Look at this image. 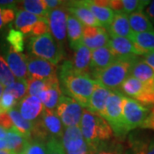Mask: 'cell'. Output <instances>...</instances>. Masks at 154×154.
<instances>
[{
	"label": "cell",
	"mask_w": 154,
	"mask_h": 154,
	"mask_svg": "<svg viewBox=\"0 0 154 154\" xmlns=\"http://www.w3.org/2000/svg\"><path fill=\"white\" fill-rule=\"evenodd\" d=\"M17 100L11 94L4 92L0 98V109L2 112H8L15 109L17 105Z\"/></svg>",
	"instance_id": "obj_40"
},
{
	"label": "cell",
	"mask_w": 154,
	"mask_h": 154,
	"mask_svg": "<svg viewBox=\"0 0 154 154\" xmlns=\"http://www.w3.org/2000/svg\"><path fill=\"white\" fill-rule=\"evenodd\" d=\"M111 92H112L111 90L104 88L97 83L89 99L88 110L103 117L105 113L106 102L109 99Z\"/></svg>",
	"instance_id": "obj_18"
},
{
	"label": "cell",
	"mask_w": 154,
	"mask_h": 154,
	"mask_svg": "<svg viewBox=\"0 0 154 154\" xmlns=\"http://www.w3.org/2000/svg\"><path fill=\"white\" fill-rule=\"evenodd\" d=\"M152 94H153V99H154V85L152 86Z\"/></svg>",
	"instance_id": "obj_55"
},
{
	"label": "cell",
	"mask_w": 154,
	"mask_h": 154,
	"mask_svg": "<svg viewBox=\"0 0 154 154\" xmlns=\"http://www.w3.org/2000/svg\"><path fill=\"white\" fill-rule=\"evenodd\" d=\"M108 30L110 37L115 36L129 38L133 31L129 25L128 16L124 13H115L114 18Z\"/></svg>",
	"instance_id": "obj_22"
},
{
	"label": "cell",
	"mask_w": 154,
	"mask_h": 154,
	"mask_svg": "<svg viewBox=\"0 0 154 154\" xmlns=\"http://www.w3.org/2000/svg\"><path fill=\"white\" fill-rule=\"evenodd\" d=\"M66 4V2H65ZM65 4L49 12L47 17L51 34L56 41L63 46L67 38V11Z\"/></svg>",
	"instance_id": "obj_11"
},
{
	"label": "cell",
	"mask_w": 154,
	"mask_h": 154,
	"mask_svg": "<svg viewBox=\"0 0 154 154\" xmlns=\"http://www.w3.org/2000/svg\"><path fill=\"white\" fill-rule=\"evenodd\" d=\"M15 5L0 6V29L12 22L16 17Z\"/></svg>",
	"instance_id": "obj_38"
},
{
	"label": "cell",
	"mask_w": 154,
	"mask_h": 154,
	"mask_svg": "<svg viewBox=\"0 0 154 154\" xmlns=\"http://www.w3.org/2000/svg\"><path fill=\"white\" fill-rule=\"evenodd\" d=\"M47 91H48V99L43 104V105L45 109L54 110L60 101L61 97L63 96L62 94L63 92L61 90L59 82L48 83Z\"/></svg>",
	"instance_id": "obj_31"
},
{
	"label": "cell",
	"mask_w": 154,
	"mask_h": 154,
	"mask_svg": "<svg viewBox=\"0 0 154 154\" xmlns=\"http://www.w3.org/2000/svg\"><path fill=\"white\" fill-rule=\"evenodd\" d=\"M20 3L21 4H19V5L23 9V11H28L37 17L47 18L49 15L50 11L45 5V0H24Z\"/></svg>",
	"instance_id": "obj_30"
},
{
	"label": "cell",
	"mask_w": 154,
	"mask_h": 154,
	"mask_svg": "<svg viewBox=\"0 0 154 154\" xmlns=\"http://www.w3.org/2000/svg\"><path fill=\"white\" fill-rule=\"evenodd\" d=\"M39 120L49 138L53 137L62 140L63 134V123L57 115L55 110H51L44 108L42 114L39 116Z\"/></svg>",
	"instance_id": "obj_15"
},
{
	"label": "cell",
	"mask_w": 154,
	"mask_h": 154,
	"mask_svg": "<svg viewBox=\"0 0 154 154\" xmlns=\"http://www.w3.org/2000/svg\"><path fill=\"white\" fill-rule=\"evenodd\" d=\"M16 77L12 74L5 59L0 55V83L6 88L15 82Z\"/></svg>",
	"instance_id": "obj_36"
},
{
	"label": "cell",
	"mask_w": 154,
	"mask_h": 154,
	"mask_svg": "<svg viewBox=\"0 0 154 154\" xmlns=\"http://www.w3.org/2000/svg\"><path fill=\"white\" fill-rule=\"evenodd\" d=\"M137 60V59H136ZM136 60H117L102 71L94 73L96 82L104 88L116 91L129 76L132 64Z\"/></svg>",
	"instance_id": "obj_3"
},
{
	"label": "cell",
	"mask_w": 154,
	"mask_h": 154,
	"mask_svg": "<svg viewBox=\"0 0 154 154\" xmlns=\"http://www.w3.org/2000/svg\"><path fill=\"white\" fill-rule=\"evenodd\" d=\"M140 128H149V129H152L154 131V107L152 108V110H151L147 118L146 119V121L144 122V123L141 125Z\"/></svg>",
	"instance_id": "obj_44"
},
{
	"label": "cell",
	"mask_w": 154,
	"mask_h": 154,
	"mask_svg": "<svg viewBox=\"0 0 154 154\" xmlns=\"http://www.w3.org/2000/svg\"><path fill=\"white\" fill-rule=\"evenodd\" d=\"M84 4L88 6V9L93 13L94 17L99 22L101 28L109 29L110 23L115 16V12L109 7H105L97 5L94 1H84Z\"/></svg>",
	"instance_id": "obj_24"
},
{
	"label": "cell",
	"mask_w": 154,
	"mask_h": 154,
	"mask_svg": "<svg viewBox=\"0 0 154 154\" xmlns=\"http://www.w3.org/2000/svg\"><path fill=\"white\" fill-rule=\"evenodd\" d=\"M15 26L17 30L21 31L23 34L32 33L33 27L38 23L43 17H37L28 11L18 9L15 17Z\"/></svg>",
	"instance_id": "obj_25"
},
{
	"label": "cell",
	"mask_w": 154,
	"mask_h": 154,
	"mask_svg": "<svg viewBox=\"0 0 154 154\" xmlns=\"http://www.w3.org/2000/svg\"><path fill=\"white\" fill-rule=\"evenodd\" d=\"M68 12L75 17L84 26L101 27L84 1H69L65 4Z\"/></svg>",
	"instance_id": "obj_13"
},
{
	"label": "cell",
	"mask_w": 154,
	"mask_h": 154,
	"mask_svg": "<svg viewBox=\"0 0 154 154\" xmlns=\"http://www.w3.org/2000/svg\"><path fill=\"white\" fill-rule=\"evenodd\" d=\"M0 111H1V112H2V110H1V109H0ZM2 113H5V112H2Z\"/></svg>",
	"instance_id": "obj_57"
},
{
	"label": "cell",
	"mask_w": 154,
	"mask_h": 154,
	"mask_svg": "<svg viewBox=\"0 0 154 154\" xmlns=\"http://www.w3.org/2000/svg\"><path fill=\"white\" fill-rule=\"evenodd\" d=\"M46 154H65L61 140L49 138L46 140Z\"/></svg>",
	"instance_id": "obj_41"
},
{
	"label": "cell",
	"mask_w": 154,
	"mask_h": 154,
	"mask_svg": "<svg viewBox=\"0 0 154 154\" xmlns=\"http://www.w3.org/2000/svg\"><path fill=\"white\" fill-rule=\"evenodd\" d=\"M0 154H13L11 152L10 150L8 149H3V150H0Z\"/></svg>",
	"instance_id": "obj_52"
},
{
	"label": "cell",
	"mask_w": 154,
	"mask_h": 154,
	"mask_svg": "<svg viewBox=\"0 0 154 154\" xmlns=\"http://www.w3.org/2000/svg\"><path fill=\"white\" fill-rule=\"evenodd\" d=\"M80 129L92 154L101 146L110 142L114 135L112 128L104 117L88 110L83 111Z\"/></svg>",
	"instance_id": "obj_2"
},
{
	"label": "cell",
	"mask_w": 154,
	"mask_h": 154,
	"mask_svg": "<svg viewBox=\"0 0 154 154\" xmlns=\"http://www.w3.org/2000/svg\"><path fill=\"white\" fill-rule=\"evenodd\" d=\"M6 147H7V145H6L5 140H0V150L6 149Z\"/></svg>",
	"instance_id": "obj_51"
},
{
	"label": "cell",
	"mask_w": 154,
	"mask_h": 154,
	"mask_svg": "<svg viewBox=\"0 0 154 154\" xmlns=\"http://www.w3.org/2000/svg\"><path fill=\"white\" fill-rule=\"evenodd\" d=\"M83 107L70 97L63 95L56 108V113L63 125L66 128L80 127L83 115Z\"/></svg>",
	"instance_id": "obj_7"
},
{
	"label": "cell",
	"mask_w": 154,
	"mask_h": 154,
	"mask_svg": "<svg viewBox=\"0 0 154 154\" xmlns=\"http://www.w3.org/2000/svg\"><path fill=\"white\" fill-rule=\"evenodd\" d=\"M83 25L76 17L71 14H68L67 17V35L69 40L70 47L75 50L82 44Z\"/></svg>",
	"instance_id": "obj_23"
},
{
	"label": "cell",
	"mask_w": 154,
	"mask_h": 154,
	"mask_svg": "<svg viewBox=\"0 0 154 154\" xmlns=\"http://www.w3.org/2000/svg\"><path fill=\"white\" fill-rule=\"evenodd\" d=\"M108 46L119 60H136L138 56L146 55L145 52L137 48L127 38L111 36L108 42Z\"/></svg>",
	"instance_id": "obj_12"
},
{
	"label": "cell",
	"mask_w": 154,
	"mask_h": 154,
	"mask_svg": "<svg viewBox=\"0 0 154 154\" xmlns=\"http://www.w3.org/2000/svg\"><path fill=\"white\" fill-rule=\"evenodd\" d=\"M134 152L135 154H146V151L147 148V146L145 144H134L133 146Z\"/></svg>",
	"instance_id": "obj_48"
},
{
	"label": "cell",
	"mask_w": 154,
	"mask_h": 154,
	"mask_svg": "<svg viewBox=\"0 0 154 154\" xmlns=\"http://www.w3.org/2000/svg\"><path fill=\"white\" fill-rule=\"evenodd\" d=\"M6 39L14 51L22 53L24 51V34L21 31L11 28L7 34Z\"/></svg>",
	"instance_id": "obj_34"
},
{
	"label": "cell",
	"mask_w": 154,
	"mask_h": 154,
	"mask_svg": "<svg viewBox=\"0 0 154 154\" xmlns=\"http://www.w3.org/2000/svg\"><path fill=\"white\" fill-rule=\"evenodd\" d=\"M28 48L33 56L48 61L54 65L58 64L64 56L63 46L58 44L49 32L32 37Z\"/></svg>",
	"instance_id": "obj_4"
},
{
	"label": "cell",
	"mask_w": 154,
	"mask_h": 154,
	"mask_svg": "<svg viewBox=\"0 0 154 154\" xmlns=\"http://www.w3.org/2000/svg\"><path fill=\"white\" fill-rule=\"evenodd\" d=\"M147 105L124 96L122 101V116L127 132H129L141 125L151 112Z\"/></svg>",
	"instance_id": "obj_6"
},
{
	"label": "cell",
	"mask_w": 154,
	"mask_h": 154,
	"mask_svg": "<svg viewBox=\"0 0 154 154\" xmlns=\"http://www.w3.org/2000/svg\"><path fill=\"white\" fill-rule=\"evenodd\" d=\"M124 95L118 91H112L106 102L103 117L109 123L113 133L118 138H124L127 130L122 116V101Z\"/></svg>",
	"instance_id": "obj_5"
},
{
	"label": "cell",
	"mask_w": 154,
	"mask_h": 154,
	"mask_svg": "<svg viewBox=\"0 0 154 154\" xmlns=\"http://www.w3.org/2000/svg\"><path fill=\"white\" fill-rule=\"evenodd\" d=\"M109 39V34L106 32V29H104L101 33H99L98 35L93 38H82V44L92 51L108 45Z\"/></svg>",
	"instance_id": "obj_32"
},
{
	"label": "cell",
	"mask_w": 154,
	"mask_h": 154,
	"mask_svg": "<svg viewBox=\"0 0 154 154\" xmlns=\"http://www.w3.org/2000/svg\"><path fill=\"white\" fill-rule=\"evenodd\" d=\"M144 11L146 16L154 21V1H150L149 5L144 9Z\"/></svg>",
	"instance_id": "obj_47"
},
{
	"label": "cell",
	"mask_w": 154,
	"mask_h": 154,
	"mask_svg": "<svg viewBox=\"0 0 154 154\" xmlns=\"http://www.w3.org/2000/svg\"><path fill=\"white\" fill-rule=\"evenodd\" d=\"M7 113L13 123L14 128L27 140H31L33 127H34V122H30L24 119L20 114L19 110L17 109H13L8 111Z\"/></svg>",
	"instance_id": "obj_26"
},
{
	"label": "cell",
	"mask_w": 154,
	"mask_h": 154,
	"mask_svg": "<svg viewBox=\"0 0 154 154\" xmlns=\"http://www.w3.org/2000/svg\"><path fill=\"white\" fill-rule=\"evenodd\" d=\"M149 3L150 1L147 0H110L108 1V6L115 13L130 15L134 12L143 11Z\"/></svg>",
	"instance_id": "obj_19"
},
{
	"label": "cell",
	"mask_w": 154,
	"mask_h": 154,
	"mask_svg": "<svg viewBox=\"0 0 154 154\" xmlns=\"http://www.w3.org/2000/svg\"><path fill=\"white\" fill-rule=\"evenodd\" d=\"M129 75L134 77L147 87L152 88L154 85V70L143 60L137 59L133 63Z\"/></svg>",
	"instance_id": "obj_21"
},
{
	"label": "cell",
	"mask_w": 154,
	"mask_h": 154,
	"mask_svg": "<svg viewBox=\"0 0 154 154\" xmlns=\"http://www.w3.org/2000/svg\"><path fill=\"white\" fill-rule=\"evenodd\" d=\"M26 154H46V145L45 141L36 139L28 140L27 147L25 149Z\"/></svg>",
	"instance_id": "obj_37"
},
{
	"label": "cell",
	"mask_w": 154,
	"mask_h": 154,
	"mask_svg": "<svg viewBox=\"0 0 154 154\" xmlns=\"http://www.w3.org/2000/svg\"><path fill=\"white\" fill-rule=\"evenodd\" d=\"M2 114H3V113H2V112L0 111V119H1V116H2Z\"/></svg>",
	"instance_id": "obj_56"
},
{
	"label": "cell",
	"mask_w": 154,
	"mask_h": 154,
	"mask_svg": "<svg viewBox=\"0 0 154 154\" xmlns=\"http://www.w3.org/2000/svg\"><path fill=\"white\" fill-rule=\"evenodd\" d=\"M142 60L154 70V51H152L146 53V55H144Z\"/></svg>",
	"instance_id": "obj_46"
},
{
	"label": "cell",
	"mask_w": 154,
	"mask_h": 154,
	"mask_svg": "<svg viewBox=\"0 0 154 154\" xmlns=\"http://www.w3.org/2000/svg\"><path fill=\"white\" fill-rule=\"evenodd\" d=\"M128 39L137 48L145 52V54L154 51V31L143 33L133 32Z\"/></svg>",
	"instance_id": "obj_29"
},
{
	"label": "cell",
	"mask_w": 154,
	"mask_h": 154,
	"mask_svg": "<svg viewBox=\"0 0 154 154\" xmlns=\"http://www.w3.org/2000/svg\"><path fill=\"white\" fill-rule=\"evenodd\" d=\"M5 61L12 74L18 80H28V71L27 64V56L14 51L10 48L6 52Z\"/></svg>",
	"instance_id": "obj_14"
},
{
	"label": "cell",
	"mask_w": 154,
	"mask_h": 154,
	"mask_svg": "<svg viewBox=\"0 0 154 154\" xmlns=\"http://www.w3.org/2000/svg\"><path fill=\"white\" fill-rule=\"evenodd\" d=\"M49 30V22H48V19L43 17L39 22L33 27L32 33L34 36H39L45 33H48Z\"/></svg>",
	"instance_id": "obj_42"
},
{
	"label": "cell",
	"mask_w": 154,
	"mask_h": 154,
	"mask_svg": "<svg viewBox=\"0 0 154 154\" xmlns=\"http://www.w3.org/2000/svg\"><path fill=\"white\" fill-rule=\"evenodd\" d=\"M117 60L108 45L91 51V72L94 73L102 71Z\"/></svg>",
	"instance_id": "obj_16"
},
{
	"label": "cell",
	"mask_w": 154,
	"mask_h": 154,
	"mask_svg": "<svg viewBox=\"0 0 154 154\" xmlns=\"http://www.w3.org/2000/svg\"><path fill=\"white\" fill-rule=\"evenodd\" d=\"M6 149L10 150L13 154H22L25 152L28 143V140L17 132L15 128L7 131L5 138Z\"/></svg>",
	"instance_id": "obj_27"
},
{
	"label": "cell",
	"mask_w": 154,
	"mask_h": 154,
	"mask_svg": "<svg viewBox=\"0 0 154 154\" xmlns=\"http://www.w3.org/2000/svg\"><path fill=\"white\" fill-rule=\"evenodd\" d=\"M27 64L29 77L41 79L48 83L59 82L57 67L48 61L35 56H27Z\"/></svg>",
	"instance_id": "obj_9"
},
{
	"label": "cell",
	"mask_w": 154,
	"mask_h": 154,
	"mask_svg": "<svg viewBox=\"0 0 154 154\" xmlns=\"http://www.w3.org/2000/svg\"><path fill=\"white\" fill-rule=\"evenodd\" d=\"M22 154H26V153H25V152H23V153H22Z\"/></svg>",
	"instance_id": "obj_58"
},
{
	"label": "cell",
	"mask_w": 154,
	"mask_h": 154,
	"mask_svg": "<svg viewBox=\"0 0 154 154\" xmlns=\"http://www.w3.org/2000/svg\"><path fill=\"white\" fill-rule=\"evenodd\" d=\"M104 29L105 28H101V27H88V26H84L82 38H93L94 36L98 35L99 33H101Z\"/></svg>",
	"instance_id": "obj_43"
},
{
	"label": "cell",
	"mask_w": 154,
	"mask_h": 154,
	"mask_svg": "<svg viewBox=\"0 0 154 154\" xmlns=\"http://www.w3.org/2000/svg\"><path fill=\"white\" fill-rule=\"evenodd\" d=\"M128 22L134 33H143L154 31V27L143 11H138L128 16Z\"/></svg>",
	"instance_id": "obj_28"
},
{
	"label": "cell",
	"mask_w": 154,
	"mask_h": 154,
	"mask_svg": "<svg viewBox=\"0 0 154 154\" xmlns=\"http://www.w3.org/2000/svg\"><path fill=\"white\" fill-rule=\"evenodd\" d=\"M124 154H135V153H134V152L133 151H130V150H128V151H127L126 152H125Z\"/></svg>",
	"instance_id": "obj_54"
},
{
	"label": "cell",
	"mask_w": 154,
	"mask_h": 154,
	"mask_svg": "<svg viewBox=\"0 0 154 154\" xmlns=\"http://www.w3.org/2000/svg\"><path fill=\"white\" fill-rule=\"evenodd\" d=\"M4 91H5V87L0 83V98H1L2 94H3V93H4Z\"/></svg>",
	"instance_id": "obj_53"
},
{
	"label": "cell",
	"mask_w": 154,
	"mask_h": 154,
	"mask_svg": "<svg viewBox=\"0 0 154 154\" xmlns=\"http://www.w3.org/2000/svg\"><path fill=\"white\" fill-rule=\"evenodd\" d=\"M45 3L49 11L61 7L65 4L64 1H60V0H45Z\"/></svg>",
	"instance_id": "obj_45"
},
{
	"label": "cell",
	"mask_w": 154,
	"mask_h": 154,
	"mask_svg": "<svg viewBox=\"0 0 154 154\" xmlns=\"http://www.w3.org/2000/svg\"><path fill=\"white\" fill-rule=\"evenodd\" d=\"M120 90L128 98L135 99L143 105H154L152 88L146 86L134 77H128L121 85Z\"/></svg>",
	"instance_id": "obj_8"
},
{
	"label": "cell",
	"mask_w": 154,
	"mask_h": 154,
	"mask_svg": "<svg viewBox=\"0 0 154 154\" xmlns=\"http://www.w3.org/2000/svg\"><path fill=\"white\" fill-rule=\"evenodd\" d=\"M61 141L65 154H92L80 127L66 128Z\"/></svg>",
	"instance_id": "obj_10"
},
{
	"label": "cell",
	"mask_w": 154,
	"mask_h": 154,
	"mask_svg": "<svg viewBox=\"0 0 154 154\" xmlns=\"http://www.w3.org/2000/svg\"><path fill=\"white\" fill-rule=\"evenodd\" d=\"M74 59L72 61V65L74 69L82 75H88L91 72V51L83 44H81L75 50Z\"/></svg>",
	"instance_id": "obj_20"
},
{
	"label": "cell",
	"mask_w": 154,
	"mask_h": 154,
	"mask_svg": "<svg viewBox=\"0 0 154 154\" xmlns=\"http://www.w3.org/2000/svg\"><path fill=\"white\" fill-rule=\"evenodd\" d=\"M122 146L116 142H108L97 149L93 154H122Z\"/></svg>",
	"instance_id": "obj_39"
},
{
	"label": "cell",
	"mask_w": 154,
	"mask_h": 154,
	"mask_svg": "<svg viewBox=\"0 0 154 154\" xmlns=\"http://www.w3.org/2000/svg\"><path fill=\"white\" fill-rule=\"evenodd\" d=\"M59 79L62 92L77 101L82 107L88 108L90 97L94 92L95 80L88 75L77 73L72 65L71 61L66 60L61 65Z\"/></svg>",
	"instance_id": "obj_1"
},
{
	"label": "cell",
	"mask_w": 154,
	"mask_h": 154,
	"mask_svg": "<svg viewBox=\"0 0 154 154\" xmlns=\"http://www.w3.org/2000/svg\"><path fill=\"white\" fill-rule=\"evenodd\" d=\"M5 93L11 94L17 100H20L26 97L28 94V80H16L15 82L5 88Z\"/></svg>",
	"instance_id": "obj_33"
},
{
	"label": "cell",
	"mask_w": 154,
	"mask_h": 154,
	"mask_svg": "<svg viewBox=\"0 0 154 154\" xmlns=\"http://www.w3.org/2000/svg\"><path fill=\"white\" fill-rule=\"evenodd\" d=\"M44 108V105L38 97L28 95L20 102L18 110L24 119L35 122L41 116Z\"/></svg>",
	"instance_id": "obj_17"
},
{
	"label": "cell",
	"mask_w": 154,
	"mask_h": 154,
	"mask_svg": "<svg viewBox=\"0 0 154 154\" xmlns=\"http://www.w3.org/2000/svg\"><path fill=\"white\" fill-rule=\"evenodd\" d=\"M146 154H154V141L151 142L147 146V148L146 151Z\"/></svg>",
	"instance_id": "obj_49"
},
{
	"label": "cell",
	"mask_w": 154,
	"mask_h": 154,
	"mask_svg": "<svg viewBox=\"0 0 154 154\" xmlns=\"http://www.w3.org/2000/svg\"><path fill=\"white\" fill-rule=\"evenodd\" d=\"M7 135V130L0 125V140H5Z\"/></svg>",
	"instance_id": "obj_50"
},
{
	"label": "cell",
	"mask_w": 154,
	"mask_h": 154,
	"mask_svg": "<svg viewBox=\"0 0 154 154\" xmlns=\"http://www.w3.org/2000/svg\"><path fill=\"white\" fill-rule=\"evenodd\" d=\"M48 88V82L46 81L28 77V94L30 96L38 97V94Z\"/></svg>",
	"instance_id": "obj_35"
}]
</instances>
